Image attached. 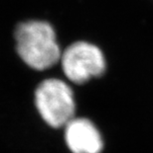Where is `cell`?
Returning a JSON list of instances; mask_svg holds the SVG:
<instances>
[{
	"label": "cell",
	"instance_id": "cell-2",
	"mask_svg": "<svg viewBox=\"0 0 153 153\" xmlns=\"http://www.w3.org/2000/svg\"><path fill=\"white\" fill-rule=\"evenodd\" d=\"M35 105L42 119L52 128L66 126L74 119L73 91L60 79L51 78L39 84L35 91Z\"/></svg>",
	"mask_w": 153,
	"mask_h": 153
},
{
	"label": "cell",
	"instance_id": "cell-4",
	"mask_svg": "<svg viewBox=\"0 0 153 153\" xmlns=\"http://www.w3.org/2000/svg\"><path fill=\"white\" fill-rule=\"evenodd\" d=\"M65 138L73 153H99L103 138L96 126L87 119H73L65 126Z\"/></svg>",
	"mask_w": 153,
	"mask_h": 153
},
{
	"label": "cell",
	"instance_id": "cell-3",
	"mask_svg": "<svg viewBox=\"0 0 153 153\" xmlns=\"http://www.w3.org/2000/svg\"><path fill=\"white\" fill-rule=\"evenodd\" d=\"M62 68L72 82L84 84L105 72L106 60L96 45L86 42L72 44L61 55Z\"/></svg>",
	"mask_w": 153,
	"mask_h": 153
},
{
	"label": "cell",
	"instance_id": "cell-1",
	"mask_svg": "<svg viewBox=\"0 0 153 153\" xmlns=\"http://www.w3.org/2000/svg\"><path fill=\"white\" fill-rule=\"evenodd\" d=\"M14 38L18 55L33 69H48L61 59L62 53L56 33L47 22H22L15 29Z\"/></svg>",
	"mask_w": 153,
	"mask_h": 153
}]
</instances>
